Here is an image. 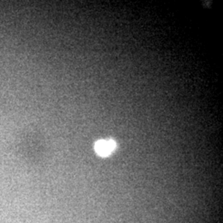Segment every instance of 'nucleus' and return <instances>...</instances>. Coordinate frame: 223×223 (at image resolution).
Segmentation results:
<instances>
[{
    "instance_id": "f257e3e1",
    "label": "nucleus",
    "mask_w": 223,
    "mask_h": 223,
    "mask_svg": "<svg viewBox=\"0 0 223 223\" xmlns=\"http://www.w3.org/2000/svg\"><path fill=\"white\" fill-rule=\"evenodd\" d=\"M96 153L100 156L106 157L111 155L116 149V142L112 140H100L94 145Z\"/></svg>"
}]
</instances>
